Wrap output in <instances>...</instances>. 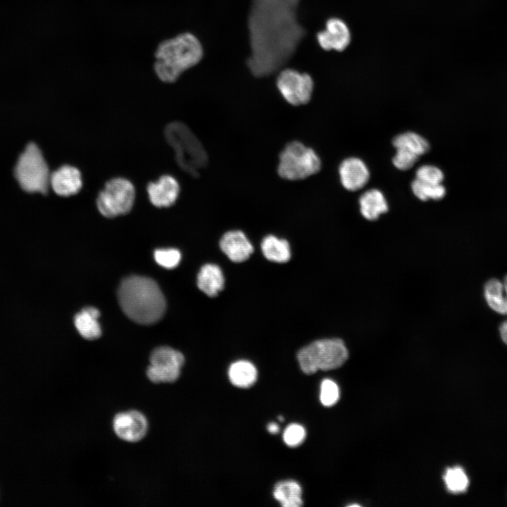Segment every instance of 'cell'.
<instances>
[{"mask_svg": "<svg viewBox=\"0 0 507 507\" xmlns=\"http://www.w3.org/2000/svg\"><path fill=\"white\" fill-rule=\"evenodd\" d=\"M300 485L293 480L277 482L273 490L274 498L283 507H300L303 504Z\"/></svg>", "mask_w": 507, "mask_h": 507, "instance_id": "22", "label": "cell"}, {"mask_svg": "<svg viewBox=\"0 0 507 507\" xmlns=\"http://www.w3.org/2000/svg\"><path fill=\"white\" fill-rule=\"evenodd\" d=\"M484 289L488 306L499 314L507 315V296L503 282L496 278L490 279L486 282Z\"/></svg>", "mask_w": 507, "mask_h": 507, "instance_id": "23", "label": "cell"}, {"mask_svg": "<svg viewBox=\"0 0 507 507\" xmlns=\"http://www.w3.org/2000/svg\"><path fill=\"white\" fill-rule=\"evenodd\" d=\"M219 244L222 251L234 263L246 261L254 251L251 242L240 230L225 232L222 236Z\"/></svg>", "mask_w": 507, "mask_h": 507, "instance_id": "14", "label": "cell"}, {"mask_svg": "<svg viewBox=\"0 0 507 507\" xmlns=\"http://www.w3.org/2000/svg\"><path fill=\"white\" fill-rule=\"evenodd\" d=\"M361 215L368 220H375L387 212L388 204L384 194L378 189H369L359 198Z\"/></svg>", "mask_w": 507, "mask_h": 507, "instance_id": "18", "label": "cell"}, {"mask_svg": "<svg viewBox=\"0 0 507 507\" xmlns=\"http://www.w3.org/2000/svg\"><path fill=\"white\" fill-rule=\"evenodd\" d=\"M392 142L396 149H403L418 156L427 153L430 149L429 143L425 138L411 132L397 135Z\"/></svg>", "mask_w": 507, "mask_h": 507, "instance_id": "24", "label": "cell"}, {"mask_svg": "<svg viewBox=\"0 0 507 507\" xmlns=\"http://www.w3.org/2000/svg\"><path fill=\"white\" fill-rule=\"evenodd\" d=\"M414 195L421 201L439 200L446 194V189L442 184H432L415 179L411 183Z\"/></svg>", "mask_w": 507, "mask_h": 507, "instance_id": "25", "label": "cell"}, {"mask_svg": "<svg viewBox=\"0 0 507 507\" xmlns=\"http://www.w3.org/2000/svg\"><path fill=\"white\" fill-rule=\"evenodd\" d=\"M279 420H280V421H283V420H284V418H283L282 416H279Z\"/></svg>", "mask_w": 507, "mask_h": 507, "instance_id": "35", "label": "cell"}, {"mask_svg": "<svg viewBox=\"0 0 507 507\" xmlns=\"http://www.w3.org/2000/svg\"><path fill=\"white\" fill-rule=\"evenodd\" d=\"M276 84L283 98L294 106L307 104L311 98L314 87L311 75L291 68L280 72Z\"/></svg>", "mask_w": 507, "mask_h": 507, "instance_id": "10", "label": "cell"}, {"mask_svg": "<svg viewBox=\"0 0 507 507\" xmlns=\"http://www.w3.org/2000/svg\"><path fill=\"white\" fill-rule=\"evenodd\" d=\"M118 297L124 313L139 324L155 323L165 311V297L158 284L149 277L132 275L125 278Z\"/></svg>", "mask_w": 507, "mask_h": 507, "instance_id": "2", "label": "cell"}, {"mask_svg": "<svg viewBox=\"0 0 507 507\" xmlns=\"http://www.w3.org/2000/svg\"><path fill=\"white\" fill-rule=\"evenodd\" d=\"M300 0H252L248 18L251 54L247 65L256 77L285 65L306 31L298 21Z\"/></svg>", "mask_w": 507, "mask_h": 507, "instance_id": "1", "label": "cell"}, {"mask_svg": "<svg viewBox=\"0 0 507 507\" xmlns=\"http://www.w3.org/2000/svg\"><path fill=\"white\" fill-rule=\"evenodd\" d=\"M149 427L146 416L136 410L118 413L113 420V429L120 439L137 442L146 434Z\"/></svg>", "mask_w": 507, "mask_h": 507, "instance_id": "11", "label": "cell"}, {"mask_svg": "<svg viewBox=\"0 0 507 507\" xmlns=\"http://www.w3.org/2000/svg\"><path fill=\"white\" fill-rule=\"evenodd\" d=\"M321 168L318 154L299 142H289L281 151L277 173L289 180H299L317 173Z\"/></svg>", "mask_w": 507, "mask_h": 507, "instance_id": "7", "label": "cell"}, {"mask_svg": "<svg viewBox=\"0 0 507 507\" xmlns=\"http://www.w3.org/2000/svg\"><path fill=\"white\" fill-rule=\"evenodd\" d=\"M444 480L448 490L455 494L465 492L469 484L468 477L461 467L448 468Z\"/></svg>", "mask_w": 507, "mask_h": 507, "instance_id": "26", "label": "cell"}, {"mask_svg": "<svg viewBox=\"0 0 507 507\" xmlns=\"http://www.w3.org/2000/svg\"><path fill=\"white\" fill-rule=\"evenodd\" d=\"M135 191L133 184L120 177L109 180L96 199L99 212L106 218H114L130 211L134 204Z\"/></svg>", "mask_w": 507, "mask_h": 507, "instance_id": "8", "label": "cell"}, {"mask_svg": "<svg viewBox=\"0 0 507 507\" xmlns=\"http://www.w3.org/2000/svg\"><path fill=\"white\" fill-rule=\"evenodd\" d=\"M415 179L432 184H442L444 180V173L434 165H423L416 170Z\"/></svg>", "mask_w": 507, "mask_h": 507, "instance_id": "29", "label": "cell"}, {"mask_svg": "<svg viewBox=\"0 0 507 507\" xmlns=\"http://www.w3.org/2000/svg\"><path fill=\"white\" fill-rule=\"evenodd\" d=\"M262 253L270 261L283 263L291 258V249L289 242L277 237L269 234L265 237L261 244Z\"/></svg>", "mask_w": 507, "mask_h": 507, "instance_id": "20", "label": "cell"}, {"mask_svg": "<svg viewBox=\"0 0 507 507\" xmlns=\"http://www.w3.org/2000/svg\"><path fill=\"white\" fill-rule=\"evenodd\" d=\"M224 284V275L218 265L206 263L199 270L197 286L208 296H216L223 289Z\"/></svg>", "mask_w": 507, "mask_h": 507, "instance_id": "17", "label": "cell"}, {"mask_svg": "<svg viewBox=\"0 0 507 507\" xmlns=\"http://www.w3.org/2000/svg\"><path fill=\"white\" fill-rule=\"evenodd\" d=\"M503 282V288L507 296V275L504 277Z\"/></svg>", "mask_w": 507, "mask_h": 507, "instance_id": "34", "label": "cell"}, {"mask_svg": "<svg viewBox=\"0 0 507 507\" xmlns=\"http://www.w3.org/2000/svg\"><path fill=\"white\" fill-rule=\"evenodd\" d=\"M339 173L342 186L349 191L362 189L370 178L367 165L362 160L356 157L344 160L339 165Z\"/></svg>", "mask_w": 507, "mask_h": 507, "instance_id": "13", "label": "cell"}, {"mask_svg": "<svg viewBox=\"0 0 507 507\" xmlns=\"http://www.w3.org/2000/svg\"><path fill=\"white\" fill-rule=\"evenodd\" d=\"M499 333L502 341L507 344V320L503 322L499 327Z\"/></svg>", "mask_w": 507, "mask_h": 507, "instance_id": "32", "label": "cell"}, {"mask_svg": "<svg viewBox=\"0 0 507 507\" xmlns=\"http://www.w3.org/2000/svg\"><path fill=\"white\" fill-rule=\"evenodd\" d=\"M147 192L151 203L156 207H168L177 200L180 194L177 181L170 175H163L156 182H150Z\"/></svg>", "mask_w": 507, "mask_h": 507, "instance_id": "15", "label": "cell"}, {"mask_svg": "<svg viewBox=\"0 0 507 507\" xmlns=\"http://www.w3.org/2000/svg\"><path fill=\"white\" fill-rule=\"evenodd\" d=\"M317 40L320 47L325 51H344L349 44L351 34L346 24L339 18H330L325 25V30L317 34Z\"/></svg>", "mask_w": 507, "mask_h": 507, "instance_id": "12", "label": "cell"}, {"mask_svg": "<svg viewBox=\"0 0 507 507\" xmlns=\"http://www.w3.org/2000/svg\"><path fill=\"white\" fill-rule=\"evenodd\" d=\"M164 134L180 168L192 176L199 175V170L207 165L208 156L191 130L181 122H173L165 127Z\"/></svg>", "mask_w": 507, "mask_h": 507, "instance_id": "4", "label": "cell"}, {"mask_svg": "<svg viewBox=\"0 0 507 507\" xmlns=\"http://www.w3.org/2000/svg\"><path fill=\"white\" fill-rule=\"evenodd\" d=\"M305 437V429L297 423H292L288 425L283 434L284 443L291 447L300 445L304 441Z\"/></svg>", "mask_w": 507, "mask_h": 507, "instance_id": "30", "label": "cell"}, {"mask_svg": "<svg viewBox=\"0 0 507 507\" xmlns=\"http://www.w3.org/2000/svg\"><path fill=\"white\" fill-rule=\"evenodd\" d=\"M157 263L167 269L175 268L180 262L181 253L176 249H161L154 251Z\"/></svg>", "mask_w": 507, "mask_h": 507, "instance_id": "27", "label": "cell"}, {"mask_svg": "<svg viewBox=\"0 0 507 507\" xmlns=\"http://www.w3.org/2000/svg\"><path fill=\"white\" fill-rule=\"evenodd\" d=\"M204 56L199 39L184 32L162 41L155 51L154 71L166 83L175 82L185 70L198 64Z\"/></svg>", "mask_w": 507, "mask_h": 507, "instance_id": "3", "label": "cell"}, {"mask_svg": "<svg viewBox=\"0 0 507 507\" xmlns=\"http://www.w3.org/2000/svg\"><path fill=\"white\" fill-rule=\"evenodd\" d=\"M349 356L348 349L341 339L315 340L301 348L297 353L301 370L312 375L319 370H330L342 366Z\"/></svg>", "mask_w": 507, "mask_h": 507, "instance_id": "5", "label": "cell"}, {"mask_svg": "<svg viewBox=\"0 0 507 507\" xmlns=\"http://www.w3.org/2000/svg\"><path fill=\"white\" fill-rule=\"evenodd\" d=\"M50 185L57 194L69 196L77 194L82 185L81 173L70 165H63L50 177Z\"/></svg>", "mask_w": 507, "mask_h": 507, "instance_id": "16", "label": "cell"}, {"mask_svg": "<svg viewBox=\"0 0 507 507\" xmlns=\"http://www.w3.org/2000/svg\"><path fill=\"white\" fill-rule=\"evenodd\" d=\"M257 376L258 372L255 365L246 360L234 362L228 369L230 381L239 388H249L254 385Z\"/></svg>", "mask_w": 507, "mask_h": 507, "instance_id": "21", "label": "cell"}, {"mask_svg": "<svg viewBox=\"0 0 507 507\" xmlns=\"http://www.w3.org/2000/svg\"><path fill=\"white\" fill-rule=\"evenodd\" d=\"M100 315L94 307H86L75 315L74 323L80 334L87 339H95L101 336V330L98 322Z\"/></svg>", "mask_w": 507, "mask_h": 507, "instance_id": "19", "label": "cell"}, {"mask_svg": "<svg viewBox=\"0 0 507 507\" xmlns=\"http://www.w3.org/2000/svg\"><path fill=\"white\" fill-rule=\"evenodd\" d=\"M339 397V390L337 384L331 380H324L320 385V400L325 406L334 405Z\"/></svg>", "mask_w": 507, "mask_h": 507, "instance_id": "28", "label": "cell"}, {"mask_svg": "<svg viewBox=\"0 0 507 507\" xmlns=\"http://www.w3.org/2000/svg\"><path fill=\"white\" fill-rule=\"evenodd\" d=\"M146 376L153 383H172L180 377L184 363L183 354L169 346L155 349L149 358Z\"/></svg>", "mask_w": 507, "mask_h": 507, "instance_id": "9", "label": "cell"}, {"mask_svg": "<svg viewBox=\"0 0 507 507\" xmlns=\"http://www.w3.org/2000/svg\"><path fill=\"white\" fill-rule=\"evenodd\" d=\"M268 431L271 434H277L279 432V426L275 423H270L267 427Z\"/></svg>", "mask_w": 507, "mask_h": 507, "instance_id": "33", "label": "cell"}, {"mask_svg": "<svg viewBox=\"0 0 507 507\" xmlns=\"http://www.w3.org/2000/svg\"><path fill=\"white\" fill-rule=\"evenodd\" d=\"M15 175L25 191L42 194L47 192L51 175L41 151L35 144H29L20 156L15 168Z\"/></svg>", "mask_w": 507, "mask_h": 507, "instance_id": "6", "label": "cell"}, {"mask_svg": "<svg viewBox=\"0 0 507 507\" xmlns=\"http://www.w3.org/2000/svg\"><path fill=\"white\" fill-rule=\"evenodd\" d=\"M419 156L403 149H396V153L392 159L394 165L401 170L410 169L418 161Z\"/></svg>", "mask_w": 507, "mask_h": 507, "instance_id": "31", "label": "cell"}]
</instances>
